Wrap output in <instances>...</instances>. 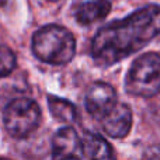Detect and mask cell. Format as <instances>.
<instances>
[{"instance_id": "8992f818", "label": "cell", "mask_w": 160, "mask_h": 160, "mask_svg": "<svg viewBox=\"0 0 160 160\" xmlns=\"http://www.w3.org/2000/svg\"><path fill=\"white\" fill-rule=\"evenodd\" d=\"M98 121L101 122L102 129L108 136L122 139L132 128V111L124 102H117Z\"/></svg>"}, {"instance_id": "6da1fadb", "label": "cell", "mask_w": 160, "mask_h": 160, "mask_svg": "<svg viewBox=\"0 0 160 160\" xmlns=\"http://www.w3.org/2000/svg\"><path fill=\"white\" fill-rule=\"evenodd\" d=\"M160 35V6L150 4L100 28L91 42L96 65L108 68L138 52Z\"/></svg>"}, {"instance_id": "9c48e42d", "label": "cell", "mask_w": 160, "mask_h": 160, "mask_svg": "<svg viewBox=\"0 0 160 160\" xmlns=\"http://www.w3.org/2000/svg\"><path fill=\"white\" fill-rule=\"evenodd\" d=\"M83 159H111L114 152L111 145L98 133L86 132L82 138Z\"/></svg>"}, {"instance_id": "7c38bea8", "label": "cell", "mask_w": 160, "mask_h": 160, "mask_svg": "<svg viewBox=\"0 0 160 160\" xmlns=\"http://www.w3.org/2000/svg\"><path fill=\"white\" fill-rule=\"evenodd\" d=\"M145 159H160V145H155L150 146L146 152L143 153Z\"/></svg>"}, {"instance_id": "5b68a950", "label": "cell", "mask_w": 160, "mask_h": 160, "mask_svg": "<svg viewBox=\"0 0 160 160\" xmlns=\"http://www.w3.org/2000/svg\"><path fill=\"white\" fill-rule=\"evenodd\" d=\"M117 91L111 84L96 82L88 86L84 96V107L91 117L100 119L117 104Z\"/></svg>"}, {"instance_id": "3957f363", "label": "cell", "mask_w": 160, "mask_h": 160, "mask_svg": "<svg viewBox=\"0 0 160 160\" xmlns=\"http://www.w3.org/2000/svg\"><path fill=\"white\" fill-rule=\"evenodd\" d=\"M125 90L131 96L149 98L160 91V55L148 52L135 59L125 79Z\"/></svg>"}, {"instance_id": "ba28073f", "label": "cell", "mask_w": 160, "mask_h": 160, "mask_svg": "<svg viewBox=\"0 0 160 160\" xmlns=\"http://www.w3.org/2000/svg\"><path fill=\"white\" fill-rule=\"evenodd\" d=\"M111 10V0H90L83 2L73 8L75 20L82 25H90L107 17Z\"/></svg>"}, {"instance_id": "52a82bcc", "label": "cell", "mask_w": 160, "mask_h": 160, "mask_svg": "<svg viewBox=\"0 0 160 160\" xmlns=\"http://www.w3.org/2000/svg\"><path fill=\"white\" fill-rule=\"evenodd\" d=\"M52 156L55 159H83L82 138L73 127H63L52 138Z\"/></svg>"}, {"instance_id": "277c9868", "label": "cell", "mask_w": 160, "mask_h": 160, "mask_svg": "<svg viewBox=\"0 0 160 160\" xmlns=\"http://www.w3.org/2000/svg\"><path fill=\"white\" fill-rule=\"evenodd\" d=\"M41 121V108L37 101L27 97L14 98L3 111V124L10 136L25 139L38 128Z\"/></svg>"}, {"instance_id": "5bb4252c", "label": "cell", "mask_w": 160, "mask_h": 160, "mask_svg": "<svg viewBox=\"0 0 160 160\" xmlns=\"http://www.w3.org/2000/svg\"><path fill=\"white\" fill-rule=\"evenodd\" d=\"M49 2H58V0H49Z\"/></svg>"}, {"instance_id": "7a4b0ae2", "label": "cell", "mask_w": 160, "mask_h": 160, "mask_svg": "<svg viewBox=\"0 0 160 160\" xmlns=\"http://www.w3.org/2000/svg\"><path fill=\"white\" fill-rule=\"evenodd\" d=\"M32 53L49 65H66L76 55V39L68 28L45 25L38 30L31 41Z\"/></svg>"}, {"instance_id": "8fae6325", "label": "cell", "mask_w": 160, "mask_h": 160, "mask_svg": "<svg viewBox=\"0 0 160 160\" xmlns=\"http://www.w3.org/2000/svg\"><path fill=\"white\" fill-rule=\"evenodd\" d=\"M17 66L14 52L6 45H0V79L8 76Z\"/></svg>"}, {"instance_id": "4fadbf2b", "label": "cell", "mask_w": 160, "mask_h": 160, "mask_svg": "<svg viewBox=\"0 0 160 160\" xmlns=\"http://www.w3.org/2000/svg\"><path fill=\"white\" fill-rule=\"evenodd\" d=\"M6 2V0H0V4H3V3H4Z\"/></svg>"}, {"instance_id": "30bf717a", "label": "cell", "mask_w": 160, "mask_h": 160, "mask_svg": "<svg viewBox=\"0 0 160 160\" xmlns=\"http://www.w3.org/2000/svg\"><path fill=\"white\" fill-rule=\"evenodd\" d=\"M48 107L53 118L65 124H73L78 119V110L70 101L61 97L49 96L48 97Z\"/></svg>"}]
</instances>
